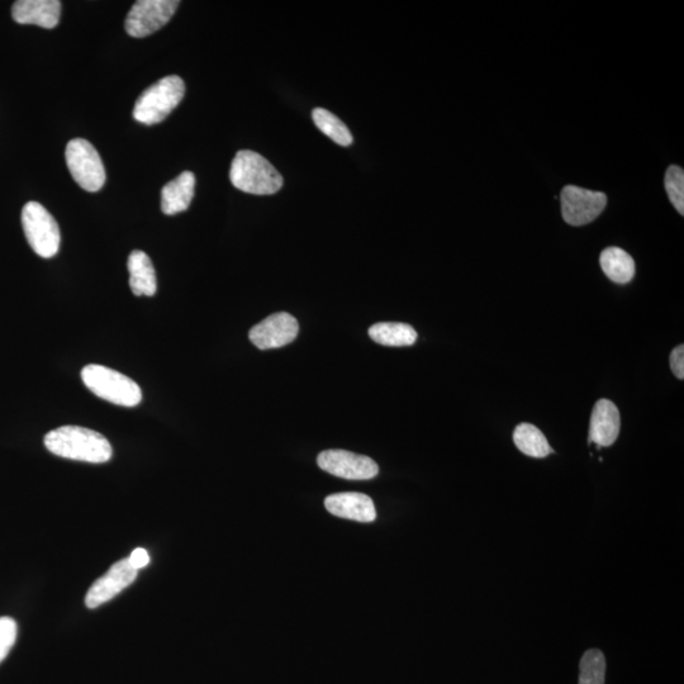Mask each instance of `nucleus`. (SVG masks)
<instances>
[{
  "label": "nucleus",
  "instance_id": "nucleus-1",
  "mask_svg": "<svg viewBox=\"0 0 684 684\" xmlns=\"http://www.w3.org/2000/svg\"><path fill=\"white\" fill-rule=\"evenodd\" d=\"M45 446L50 453L78 462L102 464L112 458L109 441L97 431L79 426H63L45 436Z\"/></svg>",
  "mask_w": 684,
  "mask_h": 684
},
{
  "label": "nucleus",
  "instance_id": "nucleus-2",
  "mask_svg": "<svg viewBox=\"0 0 684 684\" xmlns=\"http://www.w3.org/2000/svg\"><path fill=\"white\" fill-rule=\"evenodd\" d=\"M230 180L241 192L272 196L283 187V177L268 160L250 150L237 152L231 164Z\"/></svg>",
  "mask_w": 684,
  "mask_h": 684
},
{
  "label": "nucleus",
  "instance_id": "nucleus-3",
  "mask_svg": "<svg viewBox=\"0 0 684 684\" xmlns=\"http://www.w3.org/2000/svg\"><path fill=\"white\" fill-rule=\"evenodd\" d=\"M184 94L182 78L177 75L165 76L140 95L133 109V118L146 126L163 122L183 101Z\"/></svg>",
  "mask_w": 684,
  "mask_h": 684
},
{
  "label": "nucleus",
  "instance_id": "nucleus-4",
  "mask_svg": "<svg viewBox=\"0 0 684 684\" xmlns=\"http://www.w3.org/2000/svg\"><path fill=\"white\" fill-rule=\"evenodd\" d=\"M82 379L90 392L113 405L136 407L142 401L139 384L126 375L103 365H87L82 370Z\"/></svg>",
  "mask_w": 684,
  "mask_h": 684
},
{
  "label": "nucleus",
  "instance_id": "nucleus-5",
  "mask_svg": "<svg viewBox=\"0 0 684 684\" xmlns=\"http://www.w3.org/2000/svg\"><path fill=\"white\" fill-rule=\"evenodd\" d=\"M22 225L28 244L38 256L51 259L59 253V225L42 204L28 202L23 207Z\"/></svg>",
  "mask_w": 684,
  "mask_h": 684
},
{
  "label": "nucleus",
  "instance_id": "nucleus-6",
  "mask_svg": "<svg viewBox=\"0 0 684 684\" xmlns=\"http://www.w3.org/2000/svg\"><path fill=\"white\" fill-rule=\"evenodd\" d=\"M66 164L71 177L87 192H98L106 183V169L95 147L84 139L71 140L66 146Z\"/></svg>",
  "mask_w": 684,
  "mask_h": 684
},
{
  "label": "nucleus",
  "instance_id": "nucleus-7",
  "mask_svg": "<svg viewBox=\"0 0 684 684\" xmlns=\"http://www.w3.org/2000/svg\"><path fill=\"white\" fill-rule=\"evenodd\" d=\"M177 0H139L126 18V32L131 37L144 38L161 30L177 12Z\"/></svg>",
  "mask_w": 684,
  "mask_h": 684
},
{
  "label": "nucleus",
  "instance_id": "nucleus-8",
  "mask_svg": "<svg viewBox=\"0 0 684 684\" xmlns=\"http://www.w3.org/2000/svg\"><path fill=\"white\" fill-rule=\"evenodd\" d=\"M560 201L564 221L570 226H584L601 215L606 208L607 196L605 193L568 185L562 190Z\"/></svg>",
  "mask_w": 684,
  "mask_h": 684
},
{
  "label": "nucleus",
  "instance_id": "nucleus-9",
  "mask_svg": "<svg viewBox=\"0 0 684 684\" xmlns=\"http://www.w3.org/2000/svg\"><path fill=\"white\" fill-rule=\"evenodd\" d=\"M317 463L326 473L349 481H369L379 473L378 465L373 459L345 450L322 451Z\"/></svg>",
  "mask_w": 684,
  "mask_h": 684
},
{
  "label": "nucleus",
  "instance_id": "nucleus-10",
  "mask_svg": "<svg viewBox=\"0 0 684 684\" xmlns=\"http://www.w3.org/2000/svg\"><path fill=\"white\" fill-rule=\"evenodd\" d=\"M299 325L296 317L287 312L274 313L254 326L250 341L260 350L283 348L297 339Z\"/></svg>",
  "mask_w": 684,
  "mask_h": 684
},
{
  "label": "nucleus",
  "instance_id": "nucleus-11",
  "mask_svg": "<svg viewBox=\"0 0 684 684\" xmlns=\"http://www.w3.org/2000/svg\"><path fill=\"white\" fill-rule=\"evenodd\" d=\"M137 574L139 570L133 568L128 559L113 564L111 569L90 587L85 597V605L89 608H97L111 601L113 597L136 581Z\"/></svg>",
  "mask_w": 684,
  "mask_h": 684
},
{
  "label": "nucleus",
  "instance_id": "nucleus-12",
  "mask_svg": "<svg viewBox=\"0 0 684 684\" xmlns=\"http://www.w3.org/2000/svg\"><path fill=\"white\" fill-rule=\"evenodd\" d=\"M620 429L619 408L608 399H600L592 411L589 443H595L598 449L611 446L619 437Z\"/></svg>",
  "mask_w": 684,
  "mask_h": 684
},
{
  "label": "nucleus",
  "instance_id": "nucleus-13",
  "mask_svg": "<svg viewBox=\"0 0 684 684\" xmlns=\"http://www.w3.org/2000/svg\"><path fill=\"white\" fill-rule=\"evenodd\" d=\"M327 511L341 519L358 522H369L377 519L372 498L363 493H337L331 494L325 500Z\"/></svg>",
  "mask_w": 684,
  "mask_h": 684
},
{
  "label": "nucleus",
  "instance_id": "nucleus-14",
  "mask_svg": "<svg viewBox=\"0 0 684 684\" xmlns=\"http://www.w3.org/2000/svg\"><path fill=\"white\" fill-rule=\"evenodd\" d=\"M59 0H18L13 4L12 17L19 25H35L52 30L59 25Z\"/></svg>",
  "mask_w": 684,
  "mask_h": 684
},
{
  "label": "nucleus",
  "instance_id": "nucleus-15",
  "mask_svg": "<svg viewBox=\"0 0 684 684\" xmlns=\"http://www.w3.org/2000/svg\"><path fill=\"white\" fill-rule=\"evenodd\" d=\"M194 190H196V177L192 171H184L161 190V211L166 216H174L187 211L192 203Z\"/></svg>",
  "mask_w": 684,
  "mask_h": 684
},
{
  "label": "nucleus",
  "instance_id": "nucleus-16",
  "mask_svg": "<svg viewBox=\"0 0 684 684\" xmlns=\"http://www.w3.org/2000/svg\"><path fill=\"white\" fill-rule=\"evenodd\" d=\"M128 272H130V287L135 296L152 297L158 292V280L154 265L149 255L144 251L135 250L128 256Z\"/></svg>",
  "mask_w": 684,
  "mask_h": 684
},
{
  "label": "nucleus",
  "instance_id": "nucleus-17",
  "mask_svg": "<svg viewBox=\"0 0 684 684\" xmlns=\"http://www.w3.org/2000/svg\"><path fill=\"white\" fill-rule=\"evenodd\" d=\"M601 268L612 282L626 284L635 275V261L620 247H608L600 258Z\"/></svg>",
  "mask_w": 684,
  "mask_h": 684
},
{
  "label": "nucleus",
  "instance_id": "nucleus-18",
  "mask_svg": "<svg viewBox=\"0 0 684 684\" xmlns=\"http://www.w3.org/2000/svg\"><path fill=\"white\" fill-rule=\"evenodd\" d=\"M370 339L384 346H411L417 340L412 326L401 322H380L369 329Z\"/></svg>",
  "mask_w": 684,
  "mask_h": 684
},
{
  "label": "nucleus",
  "instance_id": "nucleus-19",
  "mask_svg": "<svg viewBox=\"0 0 684 684\" xmlns=\"http://www.w3.org/2000/svg\"><path fill=\"white\" fill-rule=\"evenodd\" d=\"M513 443L521 453L531 458H545L554 453L543 432L531 424H521L516 427L513 432Z\"/></svg>",
  "mask_w": 684,
  "mask_h": 684
},
{
  "label": "nucleus",
  "instance_id": "nucleus-20",
  "mask_svg": "<svg viewBox=\"0 0 684 684\" xmlns=\"http://www.w3.org/2000/svg\"><path fill=\"white\" fill-rule=\"evenodd\" d=\"M312 118L318 130L325 133L337 145L348 147L353 144V135H351L348 126L339 117H336L335 114L327 111V109L316 108L312 112Z\"/></svg>",
  "mask_w": 684,
  "mask_h": 684
},
{
  "label": "nucleus",
  "instance_id": "nucleus-21",
  "mask_svg": "<svg viewBox=\"0 0 684 684\" xmlns=\"http://www.w3.org/2000/svg\"><path fill=\"white\" fill-rule=\"evenodd\" d=\"M579 668V684H605L606 659L601 650L591 649L584 653Z\"/></svg>",
  "mask_w": 684,
  "mask_h": 684
},
{
  "label": "nucleus",
  "instance_id": "nucleus-22",
  "mask_svg": "<svg viewBox=\"0 0 684 684\" xmlns=\"http://www.w3.org/2000/svg\"><path fill=\"white\" fill-rule=\"evenodd\" d=\"M665 189H667L669 201L681 215H684V171L677 165L668 168L665 173Z\"/></svg>",
  "mask_w": 684,
  "mask_h": 684
},
{
  "label": "nucleus",
  "instance_id": "nucleus-23",
  "mask_svg": "<svg viewBox=\"0 0 684 684\" xmlns=\"http://www.w3.org/2000/svg\"><path fill=\"white\" fill-rule=\"evenodd\" d=\"M17 640V624L11 617H0V663L7 658Z\"/></svg>",
  "mask_w": 684,
  "mask_h": 684
},
{
  "label": "nucleus",
  "instance_id": "nucleus-24",
  "mask_svg": "<svg viewBox=\"0 0 684 684\" xmlns=\"http://www.w3.org/2000/svg\"><path fill=\"white\" fill-rule=\"evenodd\" d=\"M672 372L678 379H684V346L679 345L671 354Z\"/></svg>",
  "mask_w": 684,
  "mask_h": 684
},
{
  "label": "nucleus",
  "instance_id": "nucleus-25",
  "mask_svg": "<svg viewBox=\"0 0 684 684\" xmlns=\"http://www.w3.org/2000/svg\"><path fill=\"white\" fill-rule=\"evenodd\" d=\"M128 560H130L132 567L137 570L145 568L150 563L149 553L141 548L133 550Z\"/></svg>",
  "mask_w": 684,
  "mask_h": 684
}]
</instances>
